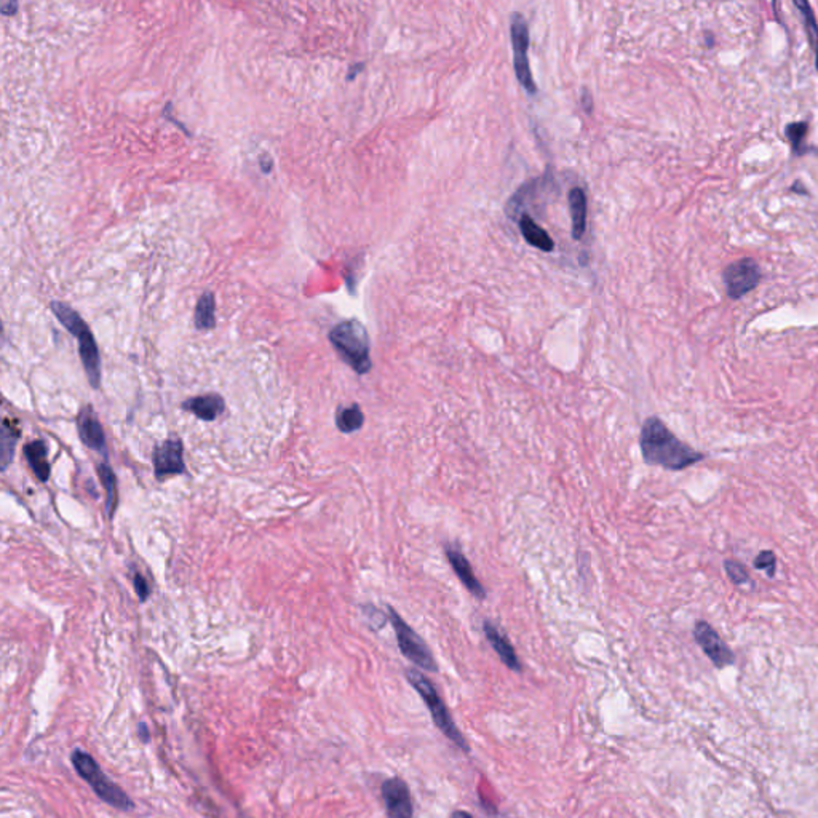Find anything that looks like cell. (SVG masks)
Listing matches in <instances>:
<instances>
[{"label": "cell", "mask_w": 818, "mask_h": 818, "mask_svg": "<svg viewBox=\"0 0 818 818\" xmlns=\"http://www.w3.org/2000/svg\"><path fill=\"white\" fill-rule=\"evenodd\" d=\"M642 459L647 465L662 467L665 470H684L705 459V454L675 435L658 417H647L640 435Z\"/></svg>", "instance_id": "6da1fadb"}, {"label": "cell", "mask_w": 818, "mask_h": 818, "mask_svg": "<svg viewBox=\"0 0 818 818\" xmlns=\"http://www.w3.org/2000/svg\"><path fill=\"white\" fill-rule=\"evenodd\" d=\"M50 309H52V312L56 315V318L59 320V323L63 325L72 336L78 339V353H80L88 382L92 383L93 388H99L101 357L98 351V344L94 341L92 330L88 328L85 320H83L74 309L67 306V304L53 301L50 304Z\"/></svg>", "instance_id": "7a4b0ae2"}, {"label": "cell", "mask_w": 818, "mask_h": 818, "mask_svg": "<svg viewBox=\"0 0 818 818\" xmlns=\"http://www.w3.org/2000/svg\"><path fill=\"white\" fill-rule=\"evenodd\" d=\"M330 342L336 352L357 374H368L372 368L369 336L358 320H346L330 331Z\"/></svg>", "instance_id": "3957f363"}, {"label": "cell", "mask_w": 818, "mask_h": 818, "mask_svg": "<svg viewBox=\"0 0 818 818\" xmlns=\"http://www.w3.org/2000/svg\"><path fill=\"white\" fill-rule=\"evenodd\" d=\"M72 764H74L78 775H80L83 780H87L88 785L94 789V793L98 794L104 803L111 804L112 808H117L120 810L133 809L132 799L101 772L99 766L96 764V761L92 756L82 752V749H76V752L72 753Z\"/></svg>", "instance_id": "277c9868"}, {"label": "cell", "mask_w": 818, "mask_h": 818, "mask_svg": "<svg viewBox=\"0 0 818 818\" xmlns=\"http://www.w3.org/2000/svg\"><path fill=\"white\" fill-rule=\"evenodd\" d=\"M406 678L411 682V686L419 692V696L424 698L427 708L430 710L432 718L438 726V729L442 731L451 742H454L457 747L464 749V752H468V745L465 743V738L459 732V729H457L453 719H451L448 710L442 702V698H439L435 686L417 670H406Z\"/></svg>", "instance_id": "5b68a950"}, {"label": "cell", "mask_w": 818, "mask_h": 818, "mask_svg": "<svg viewBox=\"0 0 818 818\" xmlns=\"http://www.w3.org/2000/svg\"><path fill=\"white\" fill-rule=\"evenodd\" d=\"M387 616L395 630V635H397L400 652H402L409 662L417 665V667L435 673L438 670V665L432 656L430 649L425 644V641L398 616V612L395 611L392 606H387Z\"/></svg>", "instance_id": "8992f818"}, {"label": "cell", "mask_w": 818, "mask_h": 818, "mask_svg": "<svg viewBox=\"0 0 818 818\" xmlns=\"http://www.w3.org/2000/svg\"><path fill=\"white\" fill-rule=\"evenodd\" d=\"M512 45H513V66L515 74L521 87L529 94L537 92L535 87L531 67H529L528 48H529V27L528 21L521 13H513L512 16Z\"/></svg>", "instance_id": "52a82bcc"}, {"label": "cell", "mask_w": 818, "mask_h": 818, "mask_svg": "<svg viewBox=\"0 0 818 818\" xmlns=\"http://www.w3.org/2000/svg\"><path fill=\"white\" fill-rule=\"evenodd\" d=\"M723 280L727 296L731 299H740L758 286L761 280V269L752 258L738 259L724 269Z\"/></svg>", "instance_id": "ba28073f"}, {"label": "cell", "mask_w": 818, "mask_h": 818, "mask_svg": "<svg viewBox=\"0 0 818 818\" xmlns=\"http://www.w3.org/2000/svg\"><path fill=\"white\" fill-rule=\"evenodd\" d=\"M693 637H696L697 644L702 647V651L707 654V657L712 660L716 668L729 667L735 662V656L727 647L726 642L721 640V636L716 633V630L705 620H698L693 627Z\"/></svg>", "instance_id": "9c48e42d"}, {"label": "cell", "mask_w": 818, "mask_h": 818, "mask_svg": "<svg viewBox=\"0 0 818 818\" xmlns=\"http://www.w3.org/2000/svg\"><path fill=\"white\" fill-rule=\"evenodd\" d=\"M184 446L179 438L167 439L154 448V470L157 479H163L173 475H183L185 472Z\"/></svg>", "instance_id": "30bf717a"}, {"label": "cell", "mask_w": 818, "mask_h": 818, "mask_svg": "<svg viewBox=\"0 0 818 818\" xmlns=\"http://www.w3.org/2000/svg\"><path fill=\"white\" fill-rule=\"evenodd\" d=\"M382 796L390 818H413L409 789L400 778H392L382 785Z\"/></svg>", "instance_id": "8fae6325"}, {"label": "cell", "mask_w": 818, "mask_h": 818, "mask_svg": "<svg viewBox=\"0 0 818 818\" xmlns=\"http://www.w3.org/2000/svg\"><path fill=\"white\" fill-rule=\"evenodd\" d=\"M444 553H446L451 567H453L454 574L457 575V579L460 580L462 585H464L477 600H484V598H486V590L483 588L481 582L477 579V575L472 569V564L467 560L464 553L453 544L444 545Z\"/></svg>", "instance_id": "7c38bea8"}, {"label": "cell", "mask_w": 818, "mask_h": 818, "mask_svg": "<svg viewBox=\"0 0 818 818\" xmlns=\"http://www.w3.org/2000/svg\"><path fill=\"white\" fill-rule=\"evenodd\" d=\"M77 427L78 435H80V439L87 448L96 451V453H99L101 456L107 454L103 425H101L98 416H96L92 406H85V408L80 411V414L77 417Z\"/></svg>", "instance_id": "4fadbf2b"}, {"label": "cell", "mask_w": 818, "mask_h": 818, "mask_svg": "<svg viewBox=\"0 0 818 818\" xmlns=\"http://www.w3.org/2000/svg\"><path fill=\"white\" fill-rule=\"evenodd\" d=\"M183 409L189 411V413H194L202 421L211 422L214 419H218V417L224 413L225 403L221 395L208 393L185 400L183 403Z\"/></svg>", "instance_id": "5bb4252c"}, {"label": "cell", "mask_w": 818, "mask_h": 818, "mask_svg": "<svg viewBox=\"0 0 818 818\" xmlns=\"http://www.w3.org/2000/svg\"><path fill=\"white\" fill-rule=\"evenodd\" d=\"M483 630H484V635H486L489 644L493 646V649L495 652H498V656L500 657L502 662H504L507 667L513 671H520L521 670V665H520V660H518V656L515 652V649H513L512 642L509 641V637L504 636L498 630V627L493 622H486L483 623Z\"/></svg>", "instance_id": "9a60e30c"}, {"label": "cell", "mask_w": 818, "mask_h": 818, "mask_svg": "<svg viewBox=\"0 0 818 818\" xmlns=\"http://www.w3.org/2000/svg\"><path fill=\"white\" fill-rule=\"evenodd\" d=\"M24 457L27 464L31 465L34 475L38 481H48L50 478V462H48V446L43 439H34L24 446Z\"/></svg>", "instance_id": "2e32d148"}, {"label": "cell", "mask_w": 818, "mask_h": 818, "mask_svg": "<svg viewBox=\"0 0 818 818\" xmlns=\"http://www.w3.org/2000/svg\"><path fill=\"white\" fill-rule=\"evenodd\" d=\"M569 206H571L572 219V239L580 240L586 229V197L580 188H574L569 192Z\"/></svg>", "instance_id": "e0dca14e"}, {"label": "cell", "mask_w": 818, "mask_h": 818, "mask_svg": "<svg viewBox=\"0 0 818 818\" xmlns=\"http://www.w3.org/2000/svg\"><path fill=\"white\" fill-rule=\"evenodd\" d=\"M520 229L524 237V240L534 248L550 253L555 250V244H553L551 237L540 227V225L529 216H523L520 219Z\"/></svg>", "instance_id": "ac0fdd59"}, {"label": "cell", "mask_w": 818, "mask_h": 818, "mask_svg": "<svg viewBox=\"0 0 818 818\" xmlns=\"http://www.w3.org/2000/svg\"><path fill=\"white\" fill-rule=\"evenodd\" d=\"M365 424V414L357 403L341 406L336 413V427L342 433L358 432Z\"/></svg>", "instance_id": "d6986e66"}, {"label": "cell", "mask_w": 818, "mask_h": 818, "mask_svg": "<svg viewBox=\"0 0 818 818\" xmlns=\"http://www.w3.org/2000/svg\"><path fill=\"white\" fill-rule=\"evenodd\" d=\"M98 475L101 479V484H103V488L106 491V512H107V516L111 518L114 516V513L117 510V478H115V473L112 468L109 467L107 462L104 464H99L98 465Z\"/></svg>", "instance_id": "ffe728a7"}, {"label": "cell", "mask_w": 818, "mask_h": 818, "mask_svg": "<svg viewBox=\"0 0 818 818\" xmlns=\"http://www.w3.org/2000/svg\"><path fill=\"white\" fill-rule=\"evenodd\" d=\"M195 326L197 330H211L216 325V306H214L213 292L206 291L202 295L195 307Z\"/></svg>", "instance_id": "44dd1931"}, {"label": "cell", "mask_w": 818, "mask_h": 818, "mask_svg": "<svg viewBox=\"0 0 818 818\" xmlns=\"http://www.w3.org/2000/svg\"><path fill=\"white\" fill-rule=\"evenodd\" d=\"M20 438V430L8 421H3L2 425V435H0V467L5 472L10 467L11 460L15 457V446Z\"/></svg>", "instance_id": "7402d4cb"}, {"label": "cell", "mask_w": 818, "mask_h": 818, "mask_svg": "<svg viewBox=\"0 0 818 818\" xmlns=\"http://www.w3.org/2000/svg\"><path fill=\"white\" fill-rule=\"evenodd\" d=\"M794 5H796V7L799 8L801 15H803V18L805 21V29H808V32H809L810 45H812V48H814V53H815V66L818 69V24H817L815 15L808 2H799V0H796Z\"/></svg>", "instance_id": "603a6c76"}, {"label": "cell", "mask_w": 818, "mask_h": 818, "mask_svg": "<svg viewBox=\"0 0 818 818\" xmlns=\"http://www.w3.org/2000/svg\"><path fill=\"white\" fill-rule=\"evenodd\" d=\"M787 136L789 139V143H791L793 150L796 152L798 155H801L805 149L804 139L808 136V123L805 122L789 123L787 127Z\"/></svg>", "instance_id": "cb8c5ba5"}, {"label": "cell", "mask_w": 818, "mask_h": 818, "mask_svg": "<svg viewBox=\"0 0 818 818\" xmlns=\"http://www.w3.org/2000/svg\"><path fill=\"white\" fill-rule=\"evenodd\" d=\"M724 567H726L727 575H729V579L732 580V584L742 585V584L749 582V574L747 571V567H745L740 561L726 560Z\"/></svg>", "instance_id": "d4e9b609"}, {"label": "cell", "mask_w": 818, "mask_h": 818, "mask_svg": "<svg viewBox=\"0 0 818 818\" xmlns=\"http://www.w3.org/2000/svg\"><path fill=\"white\" fill-rule=\"evenodd\" d=\"M775 564H777L775 555L769 550L761 551L754 560V567L759 569V571H766L770 577L775 574Z\"/></svg>", "instance_id": "484cf974"}, {"label": "cell", "mask_w": 818, "mask_h": 818, "mask_svg": "<svg viewBox=\"0 0 818 818\" xmlns=\"http://www.w3.org/2000/svg\"><path fill=\"white\" fill-rule=\"evenodd\" d=\"M362 611H363V614L366 616V619H368L369 622H371V628L372 630H381L383 627V625L387 623V620H388L387 612L383 614L382 611H379V609L374 607V606H371V605L363 606Z\"/></svg>", "instance_id": "4316f807"}, {"label": "cell", "mask_w": 818, "mask_h": 818, "mask_svg": "<svg viewBox=\"0 0 818 818\" xmlns=\"http://www.w3.org/2000/svg\"><path fill=\"white\" fill-rule=\"evenodd\" d=\"M133 585H134V590H136V595L139 598L141 602H144L148 600L149 595H150V585L148 580L144 579V575L141 572H134L133 575Z\"/></svg>", "instance_id": "83f0119b"}, {"label": "cell", "mask_w": 818, "mask_h": 818, "mask_svg": "<svg viewBox=\"0 0 818 818\" xmlns=\"http://www.w3.org/2000/svg\"><path fill=\"white\" fill-rule=\"evenodd\" d=\"M16 8H18V5L13 3V2H10V3H3V5H2V13H3V15H11V11H15Z\"/></svg>", "instance_id": "f1b7e54d"}, {"label": "cell", "mask_w": 818, "mask_h": 818, "mask_svg": "<svg viewBox=\"0 0 818 818\" xmlns=\"http://www.w3.org/2000/svg\"><path fill=\"white\" fill-rule=\"evenodd\" d=\"M362 69H363V64H358V66H355L353 69H351V72H348V80H352V78H355V76H357V72H360Z\"/></svg>", "instance_id": "f546056e"}, {"label": "cell", "mask_w": 818, "mask_h": 818, "mask_svg": "<svg viewBox=\"0 0 818 818\" xmlns=\"http://www.w3.org/2000/svg\"><path fill=\"white\" fill-rule=\"evenodd\" d=\"M453 818H472V815L467 814V812H464V810H457L453 814Z\"/></svg>", "instance_id": "4dcf8cb0"}]
</instances>
